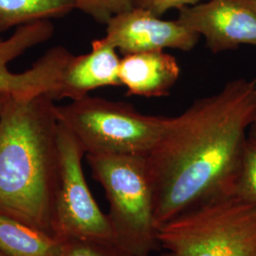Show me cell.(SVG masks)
I'll list each match as a JSON object with an SVG mask.
<instances>
[{
  "label": "cell",
  "instance_id": "1",
  "mask_svg": "<svg viewBox=\"0 0 256 256\" xmlns=\"http://www.w3.org/2000/svg\"><path fill=\"white\" fill-rule=\"evenodd\" d=\"M256 116V77L227 82L167 118L146 158L158 230L212 196L232 192Z\"/></svg>",
  "mask_w": 256,
  "mask_h": 256
},
{
  "label": "cell",
  "instance_id": "2",
  "mask_svg": "<svg viewBox=\"0 0 256 256\" xmlns=\"http://www.w3.org/2000/svg\"><path fill=\"white\" fill-rule=\"evenodd\" d=\"M54 102L9 95L0 114V214L50 236L59 180Z\"/></svg>",
  "mask_w": 256,
  "mask_h": 256
},
{
  "label": "cell",
  "instance_id": "3",
  "mask_svg": "<svg viewBox=\"0 0 256 256\" xmlns=\"http://www.w3.org/2000/svg\"><path fill=\"white\" fill-rule=\"evenodd\" d=\"M158 241L169 256H256V204L212 196L162 224Z\"/></svg>",
  "mask_w": 256,
  "mask_h": 256
},
{
  "label": "cell",
  "instance_id": "4",
  "mask_svg": "<svg viewBox=\"0 0 256 256\" xmlns=\"http://www.w3.org/2000/svg\"><path fill=\"white\" fill-rule=\"evenodd\" d=\"M110 203L115 242L133 256H150L158 245L154 192L146 156L86 155Z\"/></svg>",
  "mask_w": 256,
  "mask_h": 256
},
{
  "label": "cell",
  "instance_id": "5",
  "mask_svg": "<svg viewBox=\"0 0 256 256\" xmlns=\"http://www.w3.org/2000/svg\"><path fill=\"white\" fill-rule=\"evenodd\" d=\"M60 124L72 133L86 155L147 156L166 124V117L144 115L132 104L88 95L55 106Z\"/></svg>",
  "mask_w": 256,
  "mask_h": 256
},
{
  "label": "cell",
  "instance_id": "6",
  "mask_svg": "<svg viewBox=\"0 0 256 256\" xmlns=\"http://www.w3.org/2000/svg\"><path fill=\"white\" fill-rule=\"evenodd\" d=\"M58 140L59 180L54 206V236L62 241L86 238L115 242L108 216L98 206L84 178L86 153L80 142L62 124Z\"/></svg>",
  "mask_w": 256,
  "mask_h": 256
},
{
  "label": "cell",
  "instance_id": "7",
  "mask_svg": "<svg viewBox=\"0 0 256 256\" xmlns=\"http://www.w3.org/2000/svg\"><path fill=\"white\" fill-rule=\"evenodd\" d=\"M52 20H39L16 28L7 37H0V92L14 97L48 94L57 90L64 66L72 54L64 46L50 48L28 70L14 72L10 64L34 46L54 36Z\"/></svg>",
  "mask_w": 256,
  "mask_h": 256
},
{
  "label": "cell",
  "instance_id": "8",
  "mask_svg": "<svg viewBox=\"0 0 256 256\" xmlns=\"http://www.w3.org/2000/svg\"><path fill=\"white\" fill-rule=\"evenodd\" d=\"M176 20L204 37L214 54L256 46V0H206L180 10Z\"/></svg>",
  "mask_w": 256,
  "mask_h": 256
},
{
  "label": "cell",
  "instance_id": "9",
  "mask_svg": "<svg viewBox=\"0 0 256 256\" xmlns=\"http://www.w3.org/2000/svg\"><path fill=\"white\" fill-rule=\"evenodd\" d=\"M151 12L132 8L113 16L106 24L102 39L122 55L176 48L190 52L200 36L178 20L167 21Z\"/></svg>",
  "mask_w": 256,
  "mask_h": 256
},
{
  "label": "cell",
  "instance_id": "10",
  "mask_svg": "<svg viewBox=\"0 0 256 256\" xmlns=\"http://www.w3.org/2000/svg\"><path fill=\"white\" fill-rule=\"evenodd\" d=\"M116 50L100 38L92 41L88 54L72 55L52 99L75 101L97 88L122 86L119 79L120 58Z\"/></svg>",
  "mask_w": 256,
  "mask_h": 256
},
{
  "label": "cell",
  "instance_id": "11",
  "mask_svg": "<svg viewBox=\"0 0 256 256\" xmlns=\"http://www.w3.org/2000/svg\"><path fill=\"white\" fill-rule=\"evenodd\" d=\"M180 74L176 59L164 50L124 55L120 62V82L126 88L128 96H168Z\"/></svg>",
  "mask_w": 256,
  "mask_h": 256
},
{
  "label": "cell",
  "instance_id": "12",
  "mask_svg": "<svg viewBox=\"0 0 256 256\" xmlns=\"http://www.w3.org/2000/svg\"><path fill=\"white\" fill-rule=\"evenodd\" d=\"M64 241L0 214V252L6 256H62Z\"/></svg>",
  "mask_w": 256,
  "mask_h": 256
},
{
  "label": "cell",
  "instance_id": "13",
  "mask_svg": "<svg viewBox=\"0 0 256 256\" xmlns=\"http://www.w3.org/2000/svg\"><path fill=\"white\" fill-rule=\"evenodd\" d=\"M75 10L74 0H0V23L12 28L66 16Z\"/></svg>",
  "mask_w": 256,
  "mask_h": 256
},
{
  "label": "cell",
  "instance_id": "14",
  "mask_svg": "<svg viewBox=\"0 0 256 256\" xmlns=\"http://www.w3.org/2000/svg\"><path fill=\"white\" fill-rule=\"evenodd\" d=\"M256 204V140L248 137L232 192Z\"/></svg>",
  "mask_w": 256,
  "mask_h": 256
},
{
  "label": "cell",
  "instance_id": "15",
  "mask_svg": "<svg viewBox=\"0 0 256 256\" xmlns=\"http://www.w3.org/2000/svg\"><path fill=\"white\" fill-rule=\"evenodd\" d=\"M62 256H133L116 242L74 238L64 240Z\"/></svg>",
  "mask_w": 256,
  "mask_h": 256
},
{
  "label": "cell",
  "instance_id": "16",
  "mask_svg": "<svg viewBox=\"0 0 256 256\" xmlns=\"http://www.w3.org/2000/svg\"><path fill=\"white\" fill-rule=\"evenodd\" d=\"M80 10L95 21L106 24L113 16L134 8L132 0H74Z\"/></svg>",
  "mask_w": 256,
  "mask_h": 256
},
{
  "label": "cell",
  "instance_id": "17",
  "mask_svg": "<svg viewBox=\"0 0 256 256\" xmlns=\"http://www.w3.org/2000/svg\"><path fill=\"white\" fill-rule=\"evenodd\" d=\"M206 0H132L135 8L147 10L156 16H162L169 10H180L194 6Z\"/></svg>",
  "mask_w": 256,
  "mask_h": 256
},
{
  "label": "cell",
  "instance_id": "18",
  "mask_svg": "<svg viewBox=\"0 0 256 256\" xmlns=\"http://www.w3.org/2000/svg\"><path fill=\"white\" fill-rule=\"evenodd\" d=\"M248 137L256 140V116L254 120V122H252V124H250V126L248 128Z\"/></svg>",
  "mask_w": 256,
  "mask_h": 256
},
{
  "label": "cell",
  "instance_id": "19",
  "mask_svg": "<svg viewBox=\"0 0 256 256\" xmlns=\"http://www.w3.org/2000/svg\"><path fill=\"white\" fill-rule=\"evenodd\" d=\"M8 96H9V94H6L4 92H0V114H1V111H2V108L4 106V104H5V102L7 100Z\"/></svg>",
  "mask_w": 256,
  "mask_h": 256
},
{
  "label": "cell",
  "instance_id": "20",
  "mask_svg": "<svg viewBox=\"0 0 256 256\" xmlns=\"http://www.w3.org/2000/svg\"><path fill=\"white\" fill-rule=\"evenodd\" d=\"M5 32V30L3 28V27H2V25H1V23H0V34H2V32Z\"/></svg>",
  "mask_w": 256,
  "mask_h": 256
},
{
  "label": "cell",
  "instance_id": "21",
  "mask_svg": "<svg viewBox=\"0 0 256 256\" xmlns=\"http://www.w3.org/2000/svg\"><path fill=\"white\" fill-rule=\"evenodd\" d=\"M0 256H5V254H2V252H0Z\"/></svg>",
  "mask_w": 256,
  "mask_h": 256
}]
</instances>
